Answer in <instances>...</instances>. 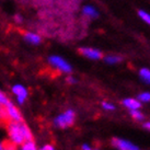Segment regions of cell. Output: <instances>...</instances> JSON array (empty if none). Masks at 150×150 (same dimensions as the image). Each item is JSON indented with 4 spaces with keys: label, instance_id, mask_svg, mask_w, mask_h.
Here are the masks:
<instances>
[{
    "label": "cell",
    "instance_id": "obj_14",
    "mask_svg": "<svg viewBox=\"0 0 150 150\" xmlns=\"http://www.w3.org/2000/svg\"><path fill=\"white\" fill-rule=\"evenodd\" d=\"M105 62L110 65H114V64H118L122 62V57L117 56V55H108L105 57Z\"/></svg>",
    "mask_w": 150,
    "mask_h": 150
},
{
    "label": "cell",
    "instance_id": "obj_2",
    "mask_svg": "<svg viewBox=\"0 0 150 150\" xmlns=\"http://www.w3.org/2000/svg\"><path fill=\"white\" fill-rule=\"evenodd\" d=\"M55 125L59 127V128H66V127H70L72 124L75 123V112L74 111H66V112L56 117L55 120Z\"/></svg>",
    "mask_w": 150,
    "mask_h": 150
},
{
    "label": "cell",
    "instance_id": "obj_4",
    "mask_svg": "<svg viewBox=\"0 0 150 150\" xmlns=\"http://www.w3.org/2000/svg\"><path fill=\"white\" fill-rule=\"evenodd\" d=\"M79 53L82 56L89 59H92V60H98V59H101L103 57L102 52L96 50V48H93V47H81L79 50Z\"/></svg>",
    "mask_w": 150,
    "mask_h": 150
},
{
    "label": "cell",
    "instance_id": "obj_25",
    "mask_svg": "<svg viewBox=\"0 0 150 150\" xmlns=\"http://www.w3.org/2000/svg\"><path fill=\"white\" fill-rule=\"evenodd\" d=\"M0 150H2V145H1V142H0Z\"/></svg>",
    "mask_w": 150,
    "mask_h": 150
},
{
    "label": "cell",
    "instance_id": "obj_3",
    "mask_svg": "<svg viewBox=\"0 0 150 150\" xmlns=\"http://www.w3.org/2000/svg\"><path fill=\"white\" fill-rule=\"evenodd\" d=\"M48 62H50L52 66L56 68L60 72H66V74L71 72V66L67 63L65 59L59 57V56H50Z\"/></svg>",
    "mask_w": 150,
    "mask_h": 150
},
{
    "label": "cell",
    "instance_id": "obj_21",
    "mask_svg": "<svg viewBox=\"0 0 150 150\" xmlns=\"http://www.w3.org/2000/svg\"><path fill=\"white\" fill-rule=\"evenodd\" d=\"M14 20L17 22H19V23H22V21H23V19H22L21 16H19V14H17V16H14Z\"/></svg>",
    "mask_w": 150,
    "mask_h": 150
},
{
    "label": "cell",
    "instance_id": "obj_13",
    "mask_svg": "<svg viewBox=\"0 0 150 150\" xmlns=\"http://www.w3.org/2000/svg\"><path fill=\"white\" fill-rule=\"evenodd\" d=\"M139 76H140V78H142L146 83L150 84V69H148V68H142V69H140Z\"/></svg>",
    "mask_w": 150,
    "mask_h": 150
},
{
    "label": "cell",
    "instance_id": "obj_15",
    "mask_svg": "<svg viewBox=\"0 0 150 150\" xmlns=\"http://www.w3.org/2000/svg\"><path fill=\"white\" fill-rule=\"evenodd\" d=\"M21 150H36V147H35V144L33 142V140H29V142H25L22 145Z\"/></svg>",
    "mask_w": 150,
    "mask_h": 150
},
{
    "label": "cell",
    "instance_id": "obj_24",
    "mask_svg": "<svg viewBox=\"0 0 150 150\" xmlns=\"http://www.w3.org/2000/svg\"><path fill=\"white\" fill-rule=\"evenodd\" d=\"M144 127L150 130V123H146V124H144Z\"/></svg>",
    "mask_w": 150,
    "mask_h": 150
},
{
    "label": "cell",
    "instance_id": "obj_9",
    "mask_svg": "<svg viewBox=\"0 0 150 150\" xmlns=\"http://www.w3.org/2000/svg\"><path fill=\"white\" fill-rule=\"evenodd\" d=\"M24 40L30 44H34V45H38L42 42V38L38 33H34V32H25Z\"/></svg>",
    "mask_w": 150,
    "mask_h": 150
},
{
    "label": "cell",
    "instance_id": "obj_22",
    "mask_svg": "<svg viewBox=\"0 0 150 150\" xmlns=\"http://www.w3.org/2000/svg\"><path fill=\"white\" fill-rule=\"evenodd\" d=\"M41 150H55L54 147L50 146V145H46V146H44Z\"/></svg>",
    "mask_w": 150,
    "mask_h": 150
},
{
    "label": "cell",
    "instance_id": "obj_19",
    "mask_svg": "<svg viewBox=\"0 0 150 150\" xmlns=\"http://www.w3.org/2000/svg\"><path fill=\"white\" fill-rule=\"evenodd\" d=\"M103 108H106V110H114V105H112V104H108V103H106V102H104L103 103Z\"/></svg>",
    "mask_w": 150,
    "mask_h": 150
},
{
    "label": "cell",
    "instance_id": "obj_17",
    "mask_svg": "<svg viewBox=\"0 0 150 150\" xmlns=\"http://www.w3.org/2000/svg\"><path fill=\"white\" fill-rule=\"evenodd\" d=\"M139 100L142 101V102H149L150 101V93L149 92H145V93L139 94Z\"/></svg>",
    "mask_w": 150,
    "mask_h": 150
},
{
    "label": "cell",
    "instance_id": "obj_20",
    "mask_svg": "<svg viewBox=\"0 0 150 150\" xmlns=\"http://www.w3.org/2000/svg\"><path fill=\"white\" fill-rule=\"evenodd\" d=\"M67 82H68V83H76L77 80H76L75 78H72V77H68V78H67Z\"/></svg>",
    "mask_w": 150,
    "mask_h": 150
},
{
    "label": "cell",
    "instance_id": "obj_23",
    "mask_svg": "<svg viewBox=\"0 0 150 150\" xmlns=\"http://www.w3.org/2000/svg\"><path fill=\"white\" fill-rule=\"evenodd\" d=\"M82 150H91V148L89 146H87V145H83L82 146Z\"/></svg>",
    "mask_w": 150,
    "mask_h": 150
},
{
    "label": "cell",
    "instance_id": "obj_16",
    "mask_svg": "<svg viewBox=\"0 0 150 150\" xmlns=\"http://www.w3.org/2000/svg\"><path fill=\"white\" fill-rule=\"evenodd\" d=\"M130 115H132V117H133V118H135L136 121H142V120L145 118V116L142 115V113L138 112V111H136V110H132Z\"/></svg>",
    "mask_w": 150,
    "mask_h": 150
},
{
    "label": "cell",
    "instance_id": "obj_7",
    "mask_svg": "<svg viewBox=\"0 0 150 150\" xmlns=\"http://www.w3.org/2000/svg\"><path fill=\"white\" fill-rule=\"evenodd\" d=\"M13 93L17 96V99L19 101V103H23L24 100L26 99L28 96V91L23 86H20V84H17L12 88Z\"/></svg>",
    "mask_w": 150,
    "mask_h": 150
},
{
    "label": "cell",
    "instance_id": "obj_6",
    "mask_svg": "<svg viewBox=\"0 0 150 150\" xmlns=\"http://www.w3.org/2000/svg\"><path fill=\"white\" fill-rule=\"evenodd\" d=\"M6 108H7V112H8V115H9V118H10V121H13V122H23V118H22V115L21 113L19 112V110H18L14 105L9 101V103L6 105Z\"/></svg>",
    "mask_w": 150,
    "mask_h": 150
},
{
    "label": "cell",
    "instance_id": "obj_10",
    "mask_svg": "<svg viewBox=\"0 0 150 150\" xmlns=\"http://www.w3.org/2000/svg\"><path fill=\"white\" fill-rule=\"evenodd\" d=\"M123 104L125 105L126 108H130V110H137L140 108V103L135 99H126L123 101Z\"/></svg>",
    "mask_w": 150,
    "mask_h": 150
},
{
    "label": "cell",
    "instance_id": "obj_1",
    "mask_svg": "<svg viewBox=\"0 0 150 150\" xmlns=\"http://www.w3.org/2000/svg\"><path fill=\"white\" fill-rule=\"evenodd\" d=\"M6 128H7L10 140L14 142L17 146L18 145H23L25 142H29V140L33 139L31 130L23 122L11 121L7 124Z\"/></svg>",
    "mask_w": 150,
    "mask_h": 150
},
{
    "label": "cell",
    "instance_id": "obj_11",
    "mask_svg": "<svg viewBox=\"0 0 150 150\" xmlns=\"http://www.w3.org/2000/svg\"><path fill=\"white\" fill-rule=\"evenodd\" d=\"M2 145V150H18L17 145L13 142H11L10 139H6L1 142Z\"/></svg>",
    "mask_w": 150,
    "mask_h": 150
},
{
    "label": "cell",
    "instance_id": "obj_12",
    "mask_svg": "<svg viewBox=\"0 0 150 150\" xmlns=\"http://www.w3.org/2000/svg\"><path fill=\"white\" fill-rule=\"evenodd\" d=\"M138 17L140 18L142 22H145L146 24L150 26V13L147 12L146 10H139L138 11Z\"/></svg>",
    "mask_w": 150,
    "mask_h": 150
},
{
    "label": "cell",
    "instance_id": "obj_8",
    "mask_svg": "<svg viewBox=\"0 0 150 150\" xmlns=\"http://www.w3.org/2000/svg\"><path fill=\"white\" fill-rule=\"evenodd\" d=\"M82 14L86 18H89V19H96L99 17V11L96 7H93L91 4H87L82 9Z\"/></svg>",
    "mask_w": 150,
    "mask_h": 150
},
{
    "label": "cell",
    "instance_id": "obj_5",
    "mask_svg": "<svg viewBox=\"0 0 150 150\" xmlns=\"http://www.w3.org/2000/svg\"><path fill=\"white\" fill-rule=\"evenodd\" d=\"M112 145L118 150H139L136 145H134L132 142L120 139V138H113L112 139Z\"/></svg>",
    "mask_w": 150,
    "mask_h": 150
},
{
    "label": "cell",
    "instance_id": "obj_18",
    "mask_svg": "<svg viewBox=\"0 0 150 150\" xmlns=\"http://www.w3.org/2000/svg\"><path fill=\"white\" fill-rule=\"evenodd\" d=\"M9 103V100L8 98L6 96V94H4L2 91H0V104L1 105H7Z\"/></svg>",
    "mask_w": 150,
    "mask_h": 150
}]
</instances>
